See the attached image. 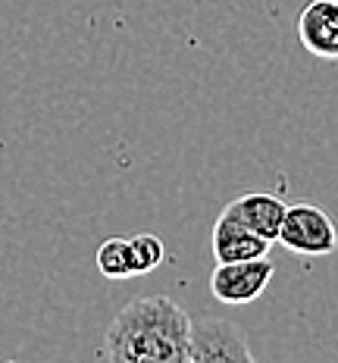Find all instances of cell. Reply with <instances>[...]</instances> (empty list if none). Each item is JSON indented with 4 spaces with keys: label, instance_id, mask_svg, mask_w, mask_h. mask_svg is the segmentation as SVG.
Here are the masks:
<instances>
[{
    "label": "cell",
    "instance_id": "obj_7",
    "mask_svg": "<svg viewBox=\"0 0 338 363\" xmlns=\"http://www.w3.org/2000/svg\"><path fill=\"white\" fill-rule=\"evenodd\" d=\"M285 210L288 203L276 194H266V191H251V194H242L222 210V213L235 216L238 223H244L247 229H254L257 235L276 241L279 238V229H282V219H285Z\"/></svg>",
    "mask_w": 338,
    "mask_h": 363
},
{
    "label": "cell",
    "instance_id": "obj_8",
    "mask_svg": "<svg viewBox=\"0 0 338 363\" xmlns=\"http://www.w3.org/2000/svg\"><path fill=\"white\" fill-rule=\"evenodd\" d=\"M97 269H101V276H107V279H129V276H135L129 238H123V235L103 238L101 247H97Z\"/></svg>",
    "mask_w": 338,
    "mask_h": 363
},
{
    "label": "cell",
    "instance_id": "obj_5",
    "mask_svg": "<svg viewBox=\"0 0 338 363\" xmlns=\"http://www.w3.org/2000/svg\"><path fill=\"white\" fill-rule=\"evenodd\" d=\"M298 38L313 57L338 60V0H310L298 16Z\"/></svg>",
    "mask_w": 338,
    "mask_h": 363
},
{
    "label": "cell",
    "instance_id": "obj_9",
    "mask_svg": "<svg viewBox=\"0 0 338 363\" xmlns=\"http://www.w3.org/2000/svg\"><path fill=\"white\" fill-rule=\"evenodd\" d=\"M132 245V267H135V276H145V272H154L167 260V247L157 235H132L129 238Z\"/></svg>",
    "mask_w": 338,
    "mask_h": 363
},
{
    "label": "cell",
    "instance_id": "obj_2",
    "mask_svg": "<svg viewBox=\"0 0 338 363\" xmlns=\"http://www.w3.org/2000/svg\"><path fill=\"white\" fill-rule=\"evenodd\" d=\"M282 247H288L291 254L304 257H326L338 247V229L332 216L317 203H295L285 210L282 229H279Z\"/></svg>",
    "mask_w": 338,
    "mask_h": 363
},
{
    "label": "cell",
    "instance_id": "obj_4",
    "mask_svg": "<svg viewBox=\"0 0 338 363\" xmlns=\"http://www.w3.org/2000/svg\"><path fill=\"white\" fill-rule=\"evenodd\" d=\"M276 263L266 257H254V260H235V263H216L213 276H210V291L216 301L232 307H242L257 301L266 285L273 282Z\"/></svg>",
    "mask_w": 338,
    "mask_h": 363
},
{
    "label": "cell",
    "instance_id": "obj_3",
    "mask_svg": "<svg viewBox=\"0 0 338 363\" xmlns=\"http://www.w3.org/2000/svg\"><path fill=\"white\" fill-rule=\"evenodd\" d=\"M251 363L254 351L247 347L244 332L229 320H191V342H188V363Z\"/></svg>",
    "mask_w": 338,
    "mask_h": 363
},
{
    "label": "cell",
    "instance_id": "obj_6",
    "mask_svg": "<svg viewBox=\"0 0 338 363\" xmlns=\"http://www.w3.org/2000/svg\"><path fill=\"white\" fill-rule=\"evenodd\" d=\"M269 245L273 241L257 235L254 229H247L244 223H238L235 216L220 213L213 225V238H210V247H213L216 263H235V260H254V257H266Z\"/></svg>",
    "mask_w": 338,
    "mask_h": 363
},
{
    "label": "cell",
    "instance_id": "obj_1",
    "mask_svg": "<svg viewBox=\"0 0 338 363\" xmlns=\"http://www.w3.org/2000/svg\"><path fill=\"white\" fill-rule=\"evenodd\" d=\"M191 316L167 294L125 304L113 316L97 347V360L110 363H188Z\"/></svg>",
    "mask_w": 338,
    "mask_h": 363
}]
</instances>
